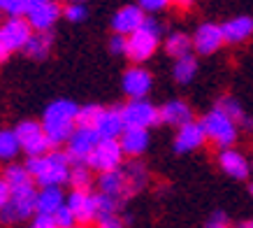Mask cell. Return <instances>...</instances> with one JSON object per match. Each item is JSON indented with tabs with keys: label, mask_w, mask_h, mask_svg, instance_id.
<instances>
[{
	"label": "cell",
	"mask_w": 253,
	"mask_h": 228,
	"mask_svg": "<svg viewBox=\"0 0 253 228\" xmlns=\"http://www.w3.org/2000/svg\"><path fill=\"white\" fill-rule=\"evenodd\" d=\"M70 163H72V161H70L65 149L51 147L46 154L28 156L26 168H28V172H31L33 182L40 184V186H63V184H68Z\"/></svg>",
	"instance_id": "cell-1"
},
{
	"label": "cell",
	"mask_w": 253,
	"mask_h": 228,
	"mask_svg": "<svg viewBox=\"0 0 253 228\" xmlns=\"http://www.w3.org/2000/svg\"><path fill=\"white\" fill-rule=\"evenodd\" d=\"M77 110L79 105L68 98L49 103L42 114V128H44L49 142L54 147H61L68 142L72 130L77 128Z\"/></svg>",
	"instance_id": "cell-2"
},
{
	"label": "cell",
	"mask_w": 253,
	"mask_h": 228,
	"mask_svg": "<svg viewBox=\"0 0 253 228\" xmlns=\"http://www.w3.org/2000/svg\"><path fill=\"white\" fill-rule=\"evenodd\" d=\"M161 23L156 21L154 16H146L144 23L139 26L137 31H132L128 35V49H126V56L128 61L132 63H146L156 52H158V45H161Z\"/></svg>",
	"instance_id": "cell-3"
},
{
	"label": "cell",
	"mask_w": 253,
	"mask_h": 228,
	"mask_svg": "<svg viewBox=\"0 0 253 228\" xmlns=\"http://www.w3.org/2000/svg\"><path fill=\"white\" fill-rule=\"evenodd\" d=\"M200 123H202V128L207 133V140L214 147H218V149L232 147L237 142V135H239L237 126L239 123L235 121L228 112H223L218 105H216L214 110H209V112L200 119Z\"/></svg>",
	"instance_id": "cell-4"
},
{
	"label": "cell",
	"mask_w": 253,
	"mask_h": 228,
	"mask_svg": "<svg viewBox=\"0 0 253 228\" xmlns=\"http://www.w3.org/2000/svg\"><path fill=\"white\" fill-rule=\"evenodd\" d=\"M38 212V191L35 184L14 189L9 193V200L0 210V224L2 226H14L21 221H31V217Z\"/></svg>",
	"instance_id": "cell-5"
},
{
	"label": "cell",
	"mask_w": 253,
	"mask_h": 228,
	"mask_svg": "<svg viewBox=\"0 0 253 228\" xmlns=\"http://www.w3.org/2000/svg\"><path fill=\"white\" fill-rule=\"evenodd\" d=\"M31 35L33 28L23 14L7 16L5 21H0V63L7 61L9 54L23 49V45L28 42Z\"/></svg>",
	"instance_id": "cell-6"
},
{
	"label": "cell",
	"mask_w": 253,
	"mask_h": 228,
	"mask_svg": "<svg viewBox=\"0 0 253 228\" xmlns=\"http://www.w3.org/2000/svg\"><path fill=\"white\" fill-rule=\"evenodd\" d=\"M123 159H126V154L119 145V137H100L88 154V159H86V166L91 168L93 172H105V170L119 168Z\"/></svg>",
	"instance_id": "cell-7"
},
{
	"label": "cell",
	"mask_w": 253,
	"mask_h": 228,
	"mask_svg": "<svg viewBox=\"0 0 253 228\" xmlns=\"http://www.w3.org/2000/svg\"><path fill=\"white\" fill-rule=\"evenodd\" d=\"M16 137L21 142V152L26 156H40V154H46L51 149V142L46 137L44 128H42V121H33V119H26V121L16 123Z\"/></svg>",
	"instance_id": "cell-8"
},
{
	"label": "cell",
	"mask_w": 253,
	"mask_h": 228,
	"mask_svg": "<svg viewBox=\"0 0 253 228\" xmlns=\"http://www.w3.org/2000/svg\"><path fill=\"white\" fill-rule=\"evenodd\" d=\"M123 121L132 128H154L161 123V112L154 103L146 98H128V103L121 107Z\"/></svg>",
	"instance_id": "cell-9"
},
{
	"label": "cell",
	"mask_w": 253,
	"mask_h": 228,
	"mask_svg": "<svg viewBox=\"0 0 253 228\" xmlns=\"http://www.w3.org/2000/svg\"><path fill=\"white\" fill-rule=\"evenodd\" d=\"M100 140L98 130L91 128V126H77L72 130V135L68 137L65 142V152H68L70 161L72 163H86L91 149L95 147V142Z\"/></svg>",
	"instance_id": "cell-10"
},
{
	"label": "cell",
	"mask_w": 253,
	"mask_h": 228,
	"mask_svg": "<svg viewBox=\"0 0 253 228\" xmlns=\"http://www.w3.org/2000/svg\"><path fill=\"white\" fill-rule=\"evenodd\" d=\"M26 19L33 31H54V26L63 19V7L56 0H44L35 7L26 9Z\"/></svg>",
	"instance_id": "cell-11"
},
{
	"label": "cell",
	"mask_w": 253,
	"mask_h": 228,
	"mask_svg": "<svg viewBox=\"0 0 253 228\" xmlns=\"http://www.w3.org/2000/svg\"><path fill=\"white\" fill-rule=\"evenodd\" d=\"M193 40V52L195 54H202V56H211L225 45V40H223V31L218 23H200L195 33L191 35Z\"/></svg>",
	"instance_id": "cell-12"
},
{
	"label": "cell",
	"mask_w": 253,
	"mask_h": 228,
	"mask_svg": "<svg viewBox=\"0 0 253 228\" xmlns=\"http://www.w3.org/2000/svg\"><path fill=\"white\" fill-rule=\"evenodd\" d=\"M121 86L128 98H146L151 86H154V77L146 68H142V63H135L132 68L123 72Z\"/></svg>",
	"instance_id": "cell-13"
},
{
	"label": "cell",
	"mask_w": 253,
	"mask_h": 228,
	"mask_svg": "<svg viewBox=\"0 0 253 228\" xmlns=\"http://www.w3.org/2000/svg\"><path fill=\"white\" fill-rule=\"evenodd\" d=\"M65 205L72 210V214L77 217V224L88 226L91 221H95V193L91 189H72L65 196Z\"/></svg>",
	"instance_id": "cell-14"
},
{
	"label": "cell",
	"mask_w": 253,
	"mask_h": 228,
	"mask_svg": "<svg viewBox=\"0 0 253 228\" xmlns=\"http://www.w3.org/2000/svg\"><path fill=\"white\" fill-rule=\"evenodd\" d=\"M207 142V133L202 128V123L191 119L188 123L179 126L176 128V135H174V152L176 154H191V152H198L200 147H205Z\"/></svg>",
	"instance_id": "cell-15"
},
{
	"label": "cell",
	"mask_w": 253,
	"mask_h": 228,
	"mask_svg": "<svg viewBox=\"0 0 253 228\" xmlns=\"http://www.w3.org/2000/svg\"><path fill=\"white\" fill-rule=\"evenodd\" d=\"M216 161H218V168H221L228 177H232V179L244 182V179H249V175H251V161L246 159L239 149H232V147L218 149V159Z\"/></svg>",
	"instance_id": "cell-16"
},
{
	"label": "cell",
	"mask_w": 253,
	"mask_h": 228,
	"mask_svg": "<svg viewBox=\"0 0 253 228\" xmlns=\"http://www.w3.org/2000/svg\"><path fill=\"white\" fill-rule=\"evenodd\" d=\"M121 198L109 196L100 191L95 196V224L100 228H121L123 219L119 217V207H121Z\"/></svg>",
	"instance_id": "cell-17"
},
{
	"label": "cell",
	"mask_w": 253,
	"mask_h": 228,
	"mask_svg": "<svg viewBox=\"0 0 253 228\" xmlns=\"http://www.w3.org/2000/svg\"><path fill=\"white\" fill-rule=\"evenodd\" d=\"M146 12L139 5H123L121 9H116L114 16L109 19V28L112 33H121V35H130L132 31H137L144 23Z\"/></svg>",
	"instance_id": "cell-18"
},
{
	"label": "cell",
	"mask_w": 253,
	"mask_h": 228,
	"mask_svg": "<svg viewBox=\"0 0 253 228\" xmlns=\"http://www.w3.org/2000/svg\"><path fill=\"white\" fill-rule=\"evenodd\" d=\"M119 145H121L123 154H126L128 159H139L142 154H146V149L151 145L149 128H132V126H126L123 133L119 135Z\"/></svg>",
	"instance_id": "cell-19"
},
{
	"label": "cell",
	"mask_w": 253,
	"mask_h": 228,
	"mask_svg": "<svg viewBox=\"0 0 253 228\" xmlns=\"http://www.w3.org/2000/svg\"><path fill=\"white\" fill-rule=\"evenodd\" d=\"M221 31L225 45H242V42L253 38V16H232V19L221 23Z\"/></svg>",
	"instance_id": "cell-20"
},
{
	"label": "cell",
	"mask_w": 253,
	"mask_h": 228,
	"mask_svg": "<svg viewBox=\"0 0 253 228\" xmlns=\"http://www.w3.org/2000/svg\"><path fill=\"white\" fill-rule=\"evenodd\" d=\"M158 112H161V123L172 126V128H179V126H184V123H188L193 119L191 105L179 98L168 100L163 107H158Z\"/></svg>",
	"instance_id": "cell-21"
},
{
	"label": "cell",
	"mask_w": 253,
	"mask_h": 228,
	"mask_svg": "<svg viewBox=\"0 0 253 228\" xmlns=\"http://www.w3.org/2000/svg\"><path fill=\"white\" fill-rule=\"evenodd\" d=\"M121 170H123V177H126V186H128V198L137 196L139 191L149 184V170H146V166L142 161L137 159L123 161Z\"/></svg>",
	"instance_id": "cell-22"
},
{
	"label": "cell",
	"mask_w": 253,
	"mask_h": 228,
	"mask_svg": "<svg viewBox=\"0 0 253 228\" xmlns=\"http://www.w3.org/2000/svg\"><path fill=\"white\" fill-rule=\"evenodd\" d=\"M93 128L98 130L100 137H119L123 133V128H126L121 107H102V112H100Z\"/></svg>",
	"instance_id": "cell-23"
},
{
	"label": "cell",
	"mask_w": 253,
	"mask_h": 228,
	"mask_svg": "<svg viewBox=\"0 0 253 228\" xmlns=\"http://www.w3.org/2000/svg\"><path fill=\"white\" fill-rule=\"evenodd\" d=\"M54 49V33L51 31H33V35L28 38V42L23 45L21 52L28 56V58H35V61H44L46 56Z\"/></svg>",
	"instance_id": "cell-24"
},
{
	"label": "cell",
	"mask_w": 253,
	"mask_h": 228,
	"mask_svg": "<svg viewBox=\"0 0 253 228\" xmlns=\"http://www.w3.org/2000/svg\"><path fill=\"white\" fill-rule=\"evenodd\" d=\"M98 189L102 191V193H109V196H116V198H121V200H126V198H128V186H126V177H123L121 166L114 168V170L100 172Z\"/></svg>",
	"instance_id": "cell-25"
},
{
	"label": "cell",
	"mask_w": 253,
	"mask_h": 228,
	"mask_svg": "<svg viewBox=\"0 0 253 228\" xmlns=\"http://www.w3.org/2000/svg\"><path fill=\"white\" fill-rule=\"evenodd\" d=\"M198 75V58L193 56V54H184V56H179L174 58V65H172V77H174L176 84H191Z\"/></svg>",
	"instance_id": "cell-26"
},
{
	"label": "cell",
	"mask_w": 253,
	"mask_h": 228,
	"mask_svg": "<svg viewBox=\"0 0 253 228\" xmlns=\"http://www.w3.org/2000/svg\"><path fill=\"white\" fill-rule=\"evenodd\" d=\"M65 203V193L61 186H40L38 191V212L54 214Z\"/></svg>",
	"instance_id": "cell-27"
},
{
	"label": "cell",
	"mask_w": 253,
	"mask_h": 228,
	"mask_svg": "<svg viewBox=\"0 0 253 228\" xmlns=\"http://www.w3.org/2000/svg\"><path fill=\"white\" fill-rule=\"evenodd\" d=\"M2 179L7 182V186L12 191L35 184V182H33V177H31V172H28V168H26V163H23V166H19V163H12V161H9V166L2 170Z\"/></svg>",
	"instance_id": "cell-28"
},
{
	"label": "cell",
	"mask_w": 253,
	"mask_h": 228,
	"mask_svg": "<svg viewBox=\"0 0 253 228\" xmlns=\"http://www.w3.org/2000/svg\"><path fill=\"white\" fill-rule=\"evenodd\" d=\"M21 154V142L16 137L14 128H0V161L9 163Z\"/></svg>",
	"instance_id": "cell-29"
},
{
	"label": "cell",
	"mask_w": 253,
	"mask_h": 228,
	"mask_svg": "<svg viewBox=\"0 0 253 228\" xmlns=\"http://www.w3.org/2000/svg\"><path fill=\"white\" fill-rule=\"evenodd\" d=\"M165 52H168L172 58H179V56H184V54H191L193 52L191 35H186V33H181V31L169 33L168 40H165Z\"/></svg>",
	"instance_id": "cell-30"
},
{
	"label": "cell",
	"mask_w": 253,
	"mask_h": 228,
	"mask_svg": "<svg viewBox=\"0 0 253 228\" xmlns=\"http://www.w3.org/2000/svg\"><path fill=\"white\" fill-rule=\"evenodd\" d=\"M68 184L72 189H91L93 184V170L86 163H72L70 166Z\"/></svg>",
	"instance_id": "cell-31"
},
{
	"label": "cell",
	"mask_w": 253,
	"mask_h": 228,
	"mask_svg": "<svg viewBox=\"0 0 253 228\" xmlns=\"http://www.w3.org/2000/svg\"><path fill=\"white\" fill-rule=\"evenodd\" d=\"M86 16H88L86 2H68L63 7V19L70 23H82V21H86Z\"/></svg>",
	"instance_id": "cell-32"
},
{
	"label": "cell",
	"mask_w": 253,
	"mask_h": 228,
	"mask_svg": "<svg viewBox=\"0 0 253 228\" xmlns=\"http://www.w3.org/2000/svg\"><path fill=\"white\" fill-rule=\"evenodd\" d=\"M100 112H102V107L100 105H84L77 110V126H95L98 121Z\"/></svg>",
	"instance_id": "cell-33"
},
{
	"label": "cell",
	"mask_w": 253,
	"mask_h": 228,
	"mask_svg": "<svg viewBox=\"0 0 253 228\" xmlns=\"http://www.w3.org/2000/svg\"><path fill=\"white\" fill-rule=\"evenodd\" d=\"M54 219H56V228H75L77 226V217L72 214V210H70L65 203L54 212Z\"/></svg>",
	"instance_id": "cell-34"
},
{
	"label": "cell",
	"mask_w": 253,
	"mask_h": 228,
	"mask_svg": "<svg viewBox=\"0 0 253 228\" xmlns=\"http://www.w3.org/2000/svg\"><path fill=\"white\" fill-rule=\"evenodd\" d=\"M218 107H221L223 112H228L235 119L237 123H244L246 121V114H244V110H242V105H239L235 98H223L221 103H218Z\"/></svg>",
	"instance_id": "cell-35"
},
{
	"label": "cell",
	"mask_w": 253,
	"mask_h": 228,
	"mask_svg": "<svg viewBox=\"0 0 253 228\" xmlns=\"http://www.w3.org/2000/svg\"><path fill=\"white\" fill-rule=\"evenodd\" d=\"M0 12L5 16L26 14V0H0Z\"/></svg>",
	"instance_id": "cell-36"
},
{
	"label": "cell",
	"mask_w": 253,
	"mask_h": 228,
	"mask_svg": "<svg viewBox=\"0 0 253 228\" xmlns=\"http://www.w3.org/2000/svg\"><path fill=\"white\" fill-rule=\"evenodd\" d=\"M126 49H128V35L114 33V35L109 38V52L116 54V56H126Z\"/></svg>",
	"instance_id": "cell-37"
},
{
	"label": "cell",
	"mask_w": 253,
	"mask_h": 228,
	"mask_svg": "<svg viewBox=\"0 0 253 228\" xmlns=\"http://www.w3.org/2000/svg\"><path fill=\"white\" fill-rule=\"evenodd\" d=\"M31 226L33 228H56V219H54V214H49V212H35L31 217Z\"/></svg>",
	"instance_id": "cell-38"
},
{
	"label": "cell",
	"mask_w": 253,
	"mask_h": 228,
	"mask_svg": "<svg viewBox=\"0 0 253 228\" xmlns=\"http://www.w3.org/2000/svg\"><path fill=\"white\" fill-rule=\"evenodd\" d=\"M228 224H230V221H228V214L223 212V210L211 212V214H209V219L205 221V226H207V228H225Z\"/></svg>",
	"instance_id": "cell-39"
},
{
	"label": "cell",
	"mask_w": 253,
	"mask_h": 228,
	"mask_svg": "<svg viewBox=\"0 0 253 228\" xmlns=\"http://www.w3.org/2000/svg\"><path fill=\"white\" fill-rule=\"evenodd\" d=\"M137 5L144 9L146 14H149V12L154 14V12H163V9L168 7L169 0H137Z\"/></svg>",
	"instance_id": "cell-40"
},
{
	"label": "cell",
	"mask_w": 253,
	"mask_h": 228,
	"mask_svg": "<svg viewBox=\"0 0 253 228\" xmlns=\"http://www.w3.org/2000/svg\"><path fill=\"white\" fill-rule=\"evenodd\" d=\"M9 193H12V189H9L7 182L0 177V210H2V207H5V203L9 200Z\"/></svg>",
	"instance_id": "cell-41"
},
{
	"label": "cell",
	"mask_w": 253,
	"mask_h": 228,
	"mask_svg": "<svg viewBox=\"0 0 253 228\" xmlns=\"http://www.w3.org/2000/svg\"><path fill=\"white\" fill-rule=\"evenodd\" d=\"M195 0H169V5H174L176 9H191Z\"/></svg>",
	"instance_id": "cell-42"
},
{
	"label": "cell",
	"mask_w": 253,
	"mask_h": 228,
	"mask_svg": "<svg viewBox=\"0 0 253 228\" xmlns=\"http://www.w3.org/2000/svg\"><path fill=\"white\" fill-rule=\"evenodd\" d=\"M40 2H44V0H26V9L35 7V5H40Z\"/></svg>",
	"instance_id": "cell-43"
},
{
	"label": "cell",
	"mask_w": 253,
	"mask_h": 228,
	"mask_svg": "<svg viewBox=\"0 0 253 228\" xmlns=\"http://www.w3.org/2000/svg\"><path fill=\"white\" fill-rule=\"evenodd\" d=\"M68 2H86V0H68Z\"/></svg>",
	"instance_id": "cell-44"
},
{
	"label": "cell",
	"mask_w": 253,
	"mask_h": 228,
	"mask_svg": "<svg viewBox=\"0 0 253 228\" xmlns=\"http://www.w3.org/2000/svg\"><path fill=\"white\" fill-rule=\"evenodd\" d=\"M249 191H251V198H253V184H251V189H249Z\"/></svg>",
	"instance_id": "cell-45"
},
{
	"label": "cell",
	"mask_w": 253,
	"mask_h": 228,
	"mask_svg": "<svg viewBox=\"0 0 253 228\" xmlns=\"http://www.w3.org/2000/svg\"><path fill=\"white\" fill-rule=\"evenodd\" d=\"M0 19H2V12H0Z\"/></svg>",
	"instance_id": "cell-46"
}]
</instances>
